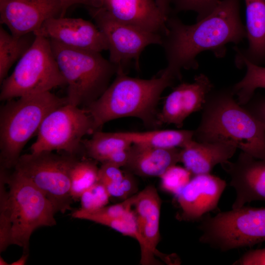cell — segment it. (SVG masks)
Instances as JSON below:
<instances>
[{
	"mask_svg": "<svg viewBox=\"0 0 265 265\" xmlns=\"http://www.w3.org/2000/svg\"><path fill=\"white\" fill-rule=\"evenodd\" d=\"M239 8L240 0H221L209 15L190 25L170 14L161 45L166 67L182 79V69L198 68L196 57L201 53L209 51L216 57H223L227 44H238L246 38Z\"/></svg>",
	"mask_w": 265,
	"mask_h": 265,
	"instance_id": "obj_1",
	"label": "cell"
},
{
	"mask_svg": "<svg viewBox=\"0 0 265 265\" xmlns=\"http://www.w3.org/2000/svg\"><path fill=\"white\" fill-rule=\"evenodd\" d=\"M181 80L166 67L150 79L117 72L103 94L85 107L93 119L94 132L111 120L127 117L138 118L147 127H159L157 107L161 95Z\"/></svg>",
	"mask_w": 265,
	"mask_h": 265,
	"instance_id": "obj_2",
	"label": "cell"
},
{
	"mask_svg": "<svg viewBox=\"0 0 265 265\" xmlns=\"http://www.w3.org/2000/svg\"><path fill=\"white\" fill-rule=\"evenodd\" d=\"M235 97L232 86L209 93L193 139L231 143L255 158L265 159V128Z\"/></svg>",
	"mask_w": 265,
	"mask_h": 265,
	"instance_id": "obj_3",
	"label": "cell"
},
{
	"mask_svg": "<svg viewBox=\"0 0 265 265\" xmlns=\"http://www.w3.org/2000/svg\"><path fill=\"white\" fill-rule=\"evenodd\" d=\"M68 104L50 91L7 101L0 110L1 168H14L28 140L53 110Z\"/></svg>",
	"mask_w": 265,
	"mask_h": 265,
	"instance_id": "obj_4",
	"label": "cell"
},
{
	"mask_svg": "<svg viewBox=\"0 0 265 265\" xmlns=\"http://www.w3.org/2000/svg\"><path fill=\"white\" fill-rule=\"evenodd\" d=\"M52 51L67 85L68 104L85 107L109 85L117 68L100 52L66 46L50 39Z\"/></svg>",
	"mask_w": 265,
	"mask_h": 265,
	"instance_id": "obj_5",
	"label": "cell"
},
{
	"mask_svg": "<svg viewBox=\"0 0 265 265\" xmlns=\"http://www.w3.org/2000/svg\"><path fill=\"white\" fill-rule=\"evenodd\" d=\"M3 171L9 189L6 203L11 225L10 244L28 251L30 238L38 228L56 224L54 208L28 179L14 170Z\"/></svg>",
	"mask_w": 265,
	"mask_h": 265,
	"instance_id": "obj_6",
	"label": "cell"
},
{
	"mask_svg": "<svg viewBox=\"0 0 265 265\" xmlns=\"http://www.w3.org/2000/svg\"><path fill=\"white\" fill-rule=\"evenodd\" d=\"M0 101L50 91L66 85L53 54L50 40L35 35L14 71L1 83Z\"/></svg>",
	"mask_w": 265,
	"mask_h": 265,
	"instance_id": "obj_7",
	"label": "cell"
},
{
	"mask_svg": "<svg viewBox=\"0 0 265 265\" xmlns=\"http://www.w3.org/2000/svg\"><path fill=\"white\" fill-rule=\"evenodd\" d=\"M199 241L222 252L265 241V208L242 206L204 216Z\"/></svg>",
	"mask_w": 265,
	"mask_h": 265,
	"instance_id": "obj_8",
	"label": "cell"
},
{
	"mask_svg": "<svg viewBox=\"0 0 265 265\" xmlns=\"http://www.w3.org/2000/svg\"><path fill=\"white\" fill-rule=\"evenodd\" d=\"M78 156L41 151L21 155L14 170L28 179L53 205L55 212L71 210L70 173Z\"/></svg>",
	"mask_w": 265,
	"mask_h": 265,
	"instance_id": "obj_9",
	"label": "cell"
},
{
	"mask_svg": "<svg viewBox=\"0 0 265 265\" xmlns=\"http://www.w3.org/2000/svg\"><path fill=\"white\" fill-rule=\"evenodd\" d=\"M94 132L93 120L87 110L67 104L44 119L30 152L57 151L78 156L84 152L83 137Z\"/></svg>",
	"mask_w": 265,
	"mask_h": 265,
	"instance_id": "obj_10",
	"label": "cell"
},
{
	"mask_svg": "<svg viewBox=\"0 0 265 265\" xmlns=\"http://www.w3.org/2000/svg\"><path fill=\"white\" fill-rule=\"evenodd\" d=\"M87 7L106 38L109 60L117 67V72L127 73L133 64L138 69L139 57L145 48L153 44L161 45L162 35L119 21L100 7Z\"/></svg>",
	"mask_w": 265,
	"mask_h": 265,
	"instance_id": "obj_11",
	"label": "cell"
},
{
	"mask_svg": "<svg viewBox=\"0 0 265 265\" xmlns=\"http://www.w3.org/2000/svg\"><path fill=\"white\" fill-rule=\"evenodd\" d=\"M61 13L60 0H0V23L15 36L34 33Z\"/></svg>",
	"mask_w": 265,
	"mask_h": 265,
	"instance_id": "obj_12",
	"label": "cell"
},
{
	"mask_svg": "<svg viewBox=\"0 0 265 265\" xmlns=\"http://www.w3.org/2000/svg\"><path fill=\"white\" fill-rule=\"evenodd\" d=\"M33 33L72 48L100 53L108 49L106 38L97 26L81 18L49 19Z\"/></svg>",
	"mask_w": 265,
	"mask_h": 265,
	"instance_id": "obj_13",
	"label": "cell"
},
{
	"mask_svg": "<svg viewBox=\"0 0 265 265\" xmlns=\"http://www.w3.org/2000/svg\"><path fill=\"white\" fill-rule=\"evenodd\" d=\"M226 183L210 173L193 176L176 197L180 208L179 219L201 220L208 213L218 209Z\"/></svg>",
	"mask_w": 265,
	"mask_h": 265,
	"instance_id": "obj_14",
	"label": "cell"
},
{
	"mask_svg": "<svg viewBox=\"0 0 265 265\" xmlns=\"http://www.w3.org/2000/svg\"><path fill=\"white\" fill-rule=\"evenodd\" d=\"M220 165L229 176L230 186L236 192L232 209L252 201L265 202V159L241 151L235 162L228 160Z\"/></svg>",
	"mask_w": 265,
	"mask_h": 265,
	"instance_id": "obj_15",
	"label": "cell"
},
{
	"mask_svg": "<svg viewBox=\"0 0 265 265\" xmlns=\"http://www.w3.org/2000/svg\"><path fill=\"white\" fill-rule=\"evenodd\" d=\"M213 85L203 74L195 77L191 83L182 82L166 97L158 116L159 126L164 124L182 127L185 119L191 113L202 110Z\"/></svg>",
	"mask_w": 265,
	"mask_h": 265,
	"instance_id": "obj_16",
	"label": "cell"
},
{
	"mask_svg": "<svg viewBox=\"0 0 265 265\" xmlns=\"http://www.w3.org/2000/svg\"><path fill=\"white\" fill-rule=\"evenodd\" d=\"M100 6L121 22L144 30L164 35L166 20L155 0H100Z\"/></svg>",
	"mask_w": 265,
	"mask_h": 265,
	"instance_id": "obj_17",
	"label": "cell"
},
{
	"mask_svg": "<svg viewBox=\"0 0 265 265\" xmlns=\"http://www.w3.org/2000/svg\"><path fill=\"white\" fill-rule=\"evenodd\" d=\"M161 201L156 188L146 186L136 193L133 206L137 227L148 249L166 263L170 259L157 249L160 240L159 221Z\"/></svg>",
	"mask_w": 265,
	"mask_h": 265,
	"instance_id": "obj_18",
	"label": "cell"
},
{
	"mask_svg": "<svg viewBox=\"0 0 265 265\" xmlns=\"http://www.w3.org/2000/svg\"><path fill=\"white\" fill-rule=\"evenodd\" d=\"M237 149L231 143L200 142L192 139L181 148L180 162L192 176L210 173L215 165L231 158Z\"/></svg>",
	"mask_w": 265,
	"mask_h": 265,
	"instance_id": "obj_19",
	"label": "cell"
},
{
	"mask_svg": "<svg viewBox=\"0 0 265 265\" xmlns=\"http://www.w3.org/2000/svg\"><path fill=\"white\" fill-rule=\"evenodd\" d=\"M181 148H160L132 143L125 167L129 172L146 177H160L180 162Z\"/></svg>",
	"mask_w": 265,
	"mask_h": 265,
	"instance_id": "obj_20",
	"label": "cell"
},
{
	"mask_svg": "<svg viewBox=\"0 0 265 265\" xmlns=\"http://www.w3.org/2000/svg\"><path fill=\"white\" fill-rule=\"evenodd\" d=\"M246 49L235 48L237 56L258 65L265 63V0H244Z\"/></svg>",
	"mask_w": 265,
	"mask_h": 265,
	"instance_id": "obj_21",
	"label": "cell"
},
{
	"mask_svg": "<svg viewBox=\"0 0 265 265\" xmlns=\"http://www.w3.org/2000/svg\"><path fill=\"white\" fill-rule=\"evenodd\" d=\"M116 132L132 143L160 148H181L193 139L194 135V131L186 130H157Z\"/></svg>",
	"mask_w": 265,
	"mask_h": 265,
	"instance_id": "obj_22",
	"label": "cell"
},
{
	"mask_svg": "<svg viewBox=\"0 0 265 265\" xmlns=\"http://www.w3.org/2000/svg\"><path fill=\"white\" fill-rule=\"evenodd\" d=\"M132 144L116 132H103L100 130L94 132L91 138L82 140L84 152L89 158L102 164L106 163L115 153L130 148Z\"/></svg>",
	"mask_w": 265,
	"mask_h": 265,
	"instance_id": "obj_23",
	"label": "cell"
},
{
	"mask_svg": "<svg viewBox=\"0 0 265 265\" xmlns=\"http://www.w3.org/2000/svg\"><path fill=\"white\" fill-rule=\"evenodd\" d=\"M35 35L33 33L21 36L9 34L0 28V82L7 77L13 63L20 59L32 45Z\"/></svg>",
	"mask_w": 265,
	"mask_h": 265,
	"instance_id": "obj_24",
	"label": "cell"
},
{
	"mask_svg": "<svg viewBox=\"0 0 265 265\" xmlns=\"http://www.w3.org/2000/svg\"><path fill=\"white\" fill-rule=\"evenodd\" d=\"M236 64L238 68L245 67L246 69L242 79L232 86L237 102L243 106L252 98L257 88L265 89V67L237 56Z\"/></svg>",
	"mask_w": 265,
	"mask_h": 265,
	"instance_id": "obj_25",
	"label": "cell"
},
{
	"mask_svg": "<svg viewBox=\"0 0 265 265\" xmlns=\"http://www.w3.org/2000/svg\"><path fill=\"white\" fill-rule=\"evenodd\" d=\"M96 161L79 159L70 173V193L73 200H79L81 194L98 181L99 169Z\"/></svg>",
	"mask_w": 265,
	"mask_h": 265,
	"instance_id": "obj_26",
	"label": "cell"
},
{
	"mask_svg": "<svg viewBox=\"0 0 265 265\" xmlns=\"http://www.w3.org/2000/svg\"><path fill=\"white\" fill-rule=\"evenodd\" d=\"M135 194L124 200L121 202L106 206L100 209L92 212H87L78 209L72 214L75 218L85 219L92 222L101 218H115L123 216L133 209Z\"/></svg>",
	"mask_w": 265,
	"mask_h": 265,
	"instance_id": "obj_27",
	"label": "cell"
},
{
	"mask_svg": "<svg viewBox=\"0 0 265 265\" xmlns=\"http://www.w3.org/2000/svg\"><path fill=\"white\" fill-rule=\"evenodd\" d=\"M192 174L185 167L173 165L159 178L160 186L165 191L176 197L190 180Z\"/></svg>",
	"mask_w": 265,
	"mask_h": 265,
	"instance_id": "obj_28",
	"label": "cell"
},
{
	"mask_svg": "<svg viewBox=\"0 0 265 265\" xmlns=\"http://www.w3.org/2000/svg\"><path fill=\"white\" fill-rule=\"evenodd\" d=\"M110 198L106 187L97 181L80 196V209L87 212L96 211L106 206Z\"/></svg>",
	"mask_w": 265,
	"mask_h": 265,
	"instance_id": "obj_29",
	"label": "cell"
},
{
	"mask_svg": "<svg viewBox=\"0 0 265 265\" xmlns=\"http://www.w3.org/2000/svg\"><path fill=\"white\" fill-rule=\"evenodd\" d=\"M4 176L0 174V252L10 245L11 225L6 203L7 190Z\"/></svg>",
	"mask_w": 265,
	"mask_h": 265,
	"instance_id": "obj_30",
	"label": "cell"
},
{
	"mask_svg": "<svg viewBox=\"0 0 265 265\" xmlns=\"http://www.w3.org/2000/svg\"><path fill=\"white\" fill-rule=\"evenodd\" d=\"M221 0H172L174 11H193L197 14V21L209 15Z\"/></svg>",
	"mask_w": 265,
	"mask_h": 265,
	"instance_id": "obj_31",
	"label": "cell"
},
{
	"mask_svg": "<svg viewBox=\"0 0 265 265\" xmlns=\"http://www.w3.org/2000/svg\"><path fill=\"white\" fill-rule=\"evenodd\" d=\"M111 197L124 200L134 195L136 187L135 181L130 173H125L124 178L115 182L104 185Z\"/></svg>",
	"mask_w": 265,
	"mask_h": 265,
	"instance_id": "obj_32",
	"label": "cell"
},
{
	"mask_svg": "<svg viewBox=\"0 0 265 265\" xmlns=\"http://www.w3.org/2000/svg\"><path fill=\"white\" fill-rule=\"evenodd\" d=\"M120 168L111 164H102L99 169L98 181L105 185L122 179L125 174Z\"/></svg>",
	"mask_w": 265,
	"mask_h": 265,
	"instance_id": "obj_33",
	"label": "cell"
},
{
	"mask_svg": "<svg viewBox=\"0 0 265 265\" xmlns=\"http://www.w3.org/2000/svg\"><path fill=\"white\" fill-rule=\"evenodd\" d=\"M233 265H265V247L247 251L235 261Z\"/></svg>",
	"mask_w": 265,
	"mask_h": 265,
	"instance_id": "obj_34",
	"label": "cell"
},
{
	"mask_svg": "<svg viewBox=\"0 0 265 265\" xmlns=\"http://www.w3.org/2000/svg\"><path fill=\"white\" fill-rule=\"evenodd\" d=\"M243 106L262 124L265 129V96L252 98Z\"/></svg>",
	"mask_w": 265,
	"mask_h": 265,
	"instance_id": "obj_35",
	"label": "cell"
},
{
	"mask_svg": "<svg viewBox=\"0 0 265 265\" xmlns=\"http://www.w3.org/2000/svg\"><path fill=\"white\" fill-rule=\"evenodd\" d=\"M60 1L62 8L61 17L65 16L69 7L76 4L84 5L87 7H99L100 5L99 0H60Z\"/></svg>",
	"mask_w": 265,
	"mask_h": 265,
	"instance_id": "obj_36",
	"label": "cell"
},
{
	"mask_svg": "<svg viewBox=\"0 0 265 265\" xmlns=\"http://www.w3.org/2000/svg\"><path fill=\"white\" fill-rule=\"evenodd\" d=\"M155 1L162 15L167 20L170 15L172 0H155Z\"/></svg>",
	"mask_w": 265,
	"mask_h": 265,
	"instance_id": "obj_37",
	"label": "cell"
},
{
	"mask_svg": "<svg viewBox=\"0 0 265 265\" xmlns=\"http://www.w3.org/2000/svg\"><path fill=\"white\" fill-rule=\"evenodd\" d=\"M28 254L26 252L17 261L12 263L11 265H24L27 261Z\"/></svg>",
	"mask_w": 265,
	"mask_h": 265,
	"instance_id": "obj_38",
	"label": "cell"
},
{
	"mask_svg": "<svg viewBox=\"0 0 265 265\" xmlns=\"http://www.w3.org/2000/svg\"><path fill=\"white\" fill-rule=\"evenodd\" d=\"M0 265H7L8 264L6 262V261L3 259L2 257H0Z\"/></svg>",
	"mask_w": 265,
	"mask_h": 265,
	"instance_id": "obj_39",
	"label": "cell"
}]
</instances>
